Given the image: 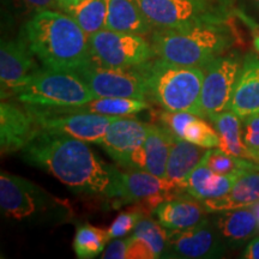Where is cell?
<instances>
[{
  "label": "cell",
  "mask_w": 259,
  "mask_h": 259,
  "mask_svg": "<svg viewBox=\"0 0 259 259\" xmlns=\"http://www.w3.org/2000/svg\"><path fill=\"white\" fill-rule=\"evenodd\" d=\"M23 36L17 40H3L0 46V85L2 100L16 97L38 72L40 66L34 59Z\"/></svg>",
  "instance_id": "cell-12"
},
{
  "label": "cell",
  "mask_w": 259,
  "mask_h": 259,
  "mask_svg": "<svg viewBox=\"0 0 259 259\" xmlns=\"http://www.w3.org/2000/svg\"><path fill=\"white\" fill-rule=\"evenodd\" d=\"M134 69L143 80L149 102L156 103L163 111L189 112L204 118L200 102L204 80L202 67L154 57Z\"/></svg>",
  "instance_id": "cell-4"
},
{
  "label": "cell",
  "mask_w": 259,
  "mask_h": 259,
  "mask_svg": "<svg viewBox=\"0 0 259 259\" xmlns=\"http://www.w3.org/2000/svg\"><path fill=\"white\" fill-rule=\"evenodd\" d=\"M253 46L255 48V51H257L259 53V32L257 35H255L254 38H253Z\"/></svg>",
  "instance_id": "cell-40"
},
{
  "label": "cell",
  "mask_w": 259,
  "mask_h": 259,
  "mask_svg": "<svg viewBox=\"0 0 259 259\" xmlns=\"http://www.w3.org/2000/svg\"><path fill=\"white\" fill-rule=\"evenodd\" d=\"M150 124L130 116H115L102 139V148L118 164L124 167L126 160L144 143Z\"/></svg>",
  "instance_id": "cell-16"
},
{
  "label": "cell",
  "mask_w": 259,
  "mask_h": 259,
  "mask_svg": "<svg viewBox=\"0 0 259 259\" xmlns=\"http://www.w3.org/2000/svg\"><path fill=\"white\" fill-rule=\"evenodd\" d=\"M252 2H253V3H254V4H255V5H257V6H258V8H259V0H252Z\"/></svg>",
  "instance_id": "cell-41"
},
{
  "label": "cell",
  "mask_w": 259,
  "mask_h": 259,
  "mask_svg": "<svg viewBox=\"0 0 259 259\" xmlns=\"http://www.w3.org/2000/svg\"><path fill=\"white\" fill-rule=\"evenodd\" d=\"M220 138L219 149L235 157L251 160V155L242 139V118L231 109L210 119Z\"/></svg>",
  "instance_id": "cell-25"
},
{
  "label": "cell",
  "mask_w": 259,
  "mask_h": 259,
  "mask_svg": "<svg viewBox=\"0 0 259 259\" xmlns=\"http://www.w3.org/2000/svg\"><path fill=\"white\" fill-rule=\"evenodd\" d=\"M23 5L29 11L34 14L40 11H46V10H61L58 0H21Z\"/></svg>",
  "instance_id": "cell-36"
},
{
  "label": "cell",
  "mask_w": 259,
  "mask_h": 259,
  "mask_svg": "<svg viewBox=\"0 0 259 259\" xmlns=\"http://www.w3.org/2000/svg\"><path fill=\"white\" fill-rule=\"evenodd\" d=\"M154 29L227 21V0H134Z\"/></svg>",
  "instance_id": "cell-6"
},
{
  "label": "cell",
  "mask_w": 259,
  "mask_h": 259,
  "mask_svg": "<svg viewBox=\"0 0 259 259\" xmlns=\"http://www.w3.org/2000/svg\"><path fill=\"white\" fill-rule=\"evenodd\" d=\"M241 63L235 56H220L203 67L202 109L205 119L229 109Z\"/></svg>",
  "instance_id": "cell-10"
},
{
  "label": "cell",
  "mask_w": 259,
  "mask_h": 259,
  "mask_svg": "<svg viewBox=\"0 0 259 259\" xmlns=\"http://www.w3.org/2000/svg\"><path fill=\"white\" fill-rule=\"evenodd\" d=\"M240 176L241 174L221 176L210 169L202 160L198 166L189 174V177L181 183V186L190 197L198 200L221 198L232 190Z\"/></svg>",
  "instance_id": "cell-21"
},
{
  "label": "cell",
  "mask_w": 259,
  "mask_h": 259,
  "mask_svg": "<svg viewBox=\"0 0 259 259\" xmlns=\"http://www.w3.org/2000/svg\"><path fill=\"white\" fill-rule=\"evenodd\" d=\"M229 109L241 118L259 114V58L254 54L244 59Z\"/></svg>",
  "instance_id": "cell-20"
},
{
  "label": "cell",
  "mask_w": 259,
  "mask_h": 259,
  "mask_svg": "<svg viewBox=\"0 0 259 259\" xmlns=\"http://www.w3.org/2000/svg\"><path fill=\"white\" fill-rule=\"evenodd\" d=\"M251 209L252 211L254 212L255 215V219H257V222H258V229H259V202H257L253 205H251Z\"/></svg>",
  "instance_id": "cell-39"
},
{
  "label": "cell",
  "mask_w": 259,
  "mask_h": 259,
  "mask_svg": "<svg viewBox=\"0 0 259 259\" xmlns=\"http://www.w3.org/2000/svg\"><path fill=\"white\" fill-rule=\"evenodd\" d=\"M27 163L47 171L76 193L115 199L121 170L103 162L87 142L38 128L22 149Z\"/></svg>",
  "instance_id": "cell-1"
},
{
  "label": "cell",
  "mask_w": 259,
  "mask_h": 259,
  "mask_svg": "<svg viewBox=\"0 0 259 259\" xmlns=\"http://www.w3.org/2000/svg\"><path fill=\"white\" fill-rule=\"evenodd\" d=\"M111 0H82L66 11L87 34L93 35L106 27Z\"/></svg>",
  "instance_id": "cell-27"
},
{
  "label": "cell",
  "mask_w": 259,
  "mask_h": 259,
  "mask_svg": "<svg viewBox=\"0 0 259 259\" xmlns=\"http://www.w3.org/2000/svg\"><path fill=\"white\" fill-rule=\"evenodd\" d=\"M203 161L210 169L221 176L242 174L246 171H259V163L257 162L247 160V158L232 156L219 148L208 149Z\"/></svg>",
  "instance_id": "cell-29"
},
{
  "label": "cell",
  "mask_w": 259,
  "mask_h": 259,
  "mask_svg": "<svg viewBox=\"0 0 259 259\" xmlns=\"http://www.w3.org/2000/svg\"><path fill=\"white\" fill-rule=\"evenodd\" d=\"M143 215H145V213L142 210H139V211H137V210H127V211L119 213L108 229V234L111 236V239L124 238L131 232H134L136 225Z\"/></svg>",
  "instance_id": "cell-33"
},
{
  "label": "cell",
  "mask_w": 259,
  "mask_h": 259,
  "mask_svg": "<svg viewBox=\"0 0 259 259\" xmlns=\"http://www.w3.org/2000/svg\"><path fill=\"white\" fill-rule=\"evenodd\" d=\"M132 235L148 242L156 258H166L168 248V232L153 216L143 215L136 225Z\"/></svg>",
  "instance_id": "cell-30"
},
{
  "label": "cell",
  "mask_w": 259,
  "mask_h": 259,
  "mask_svg": "<svg viewBox=\"0 0 259 259\" xmlns=\"http://www.w3.org/2000/svg\"><path fill=\"white\" fill-rule=\"evenodd\" d=\"M97 97H127L148 101L145 87L134 67L109 69L90 63L76 72Z\"/></svg>",
  "instance_id": "cell-13"
},
{
  "label": "cell",
  "mask_w": 259,
  "mask_h": 259,
  "mask_svg": "<svg viewBox=\"0 0 259 259\" xmlns=\"http://www.w3.org/2000/svg\"><path fill=\"white\" fill-rule=\"evenodd\" d=\"M156 254L153 248L138 236L131 235L128 238L127 246V259H155Z\"/></svg>",
  "instance_id": "cell-34"
},
{
  "label": "cell",
  "mask_w": 259,
  "mask_h": 259,
  "mask_svg": "<svg viewBox=\"0 0 259 259\" xmlns=\"http://www.w3.org/2000/svg\"><path fill=\"white\" fill-rule=\"evenodd\" d=\"M206 210L204 209L202 200L193 197L167 199L158 204L151 212V216L168 231L186 229L197 226L205 220Z\"/></svg>",
  "instance_id": "cell-18"
},
{
  "label": "cell",
  "mask_w": 259,
  "mask_h": 259,
  "mask_svg": "<svg viewBox=\"0 0 259 259\" xmlns=\"http://www.w3.org/2000/svg\"><path fill=\"white\" fill-rule=\"evenodd\" d=\"M234 29L227 21L178 29H154L150 44L155 57L170 63L203 67L235 44Z\"/></svg>",
  "instance_id": "cell-3"
},
{
  "label": "cell",
  "mask_w": 259,
  "mask_h": 259,
  "mask_svg": "<svg viewBox=\"0 0 259 259\" xmlns=\"http://www.w3.org/2000/svg\"><path fill=\"white\" fill-rule=\"evenodd\" d=\"M208 149L191 143L185 139L174 137L169 157L167 161L166 179L180 184L202 162Z\"/></svg>",
  "instance_id": "cell-24"
},
{
  "label": "cell",
  "mask_w": 259,
  "mask_h": 259,
  "mask_svg": "<svg viewBox=\"0 0 259 259\" xmlns=\"http://www.w3.org/2000/svg\"><path fill=\"white\" fill-rule=\"evenodd\" d=\"M242 258L246 259H259V236L253 238L246 246Z\"/></svg>",
  "instance_id": "cell-37"
},
{
  "label": "cell",
  "mask_w": 259,
  "mask_h": 259,
  "mask_svg": "<svg viewBox=\"0 0 259 259\" xmlns=\"http://www.w3.org/2000/svg\"><path fill=\"white\" fill-rule=\"evenodd\" d=\"M242 139L252 161L259 163V114L242 118Z\"/></svg>",
  "instance_id": "cell-32"
},
{
  "label": "cell",
  "mask_w": 259,
  "mask_h": 259,
  "mask_svg": "<svg viewBox=\"0 0 259 259\" xmlns=\"http://www.w3.org/2000/svg\"><path fill=\"white\" fill-rule=\"evenodd\" d=\"M181 138L206 149L219 148L220 144V138L215 127L209 125L204 120V118H200L198 115L189 121Z\"/></svg>",
  "instance_id": "cell-31"
},
{
  "label": "cell",
  "mask_w": 259,
  "mask_h": 259,
  "mask_svg": "<svg viewBox=\"0 0 259 259\" xmlns=\"http://www.w3.org/2000/svg\"><path fill=\"white\" fill-rule=\"evenodd\" d=\"M40 128L27 107L2 100L0 103V149L3 155L22 150Z\"/></svg>",
  "instance_id": "cell-17"
},
{
  "label": "cell",
  "mask_w": 259,
  "mask_h": 259,
  "mask_svg": "<svg viewBox=\"0 0 259 259\" xmlns=\"http://www.w3.org/2000/svg\"><path fill=\"white\" fill-rule=\"evenodd\" d=\"M80 2H82V0H58V3H59V5H60L61 11H64V12H66L70 8H72V6L77 5Z\"/></svg>",
  "instance_id": "cell-38"
},
{
  "label": "cell",
  "mask_w": 259,
  "mask_h": 259,
  "mask_svg": "<svg viewBox=\"0 0 259 259\" xmlns=\"http://www.w3.org/2000/svg\"><path fill=\"white\" fill-rule=\"evenodd\" d=\"M22 36L47 70L77 72L93 63L89 35L66 12H36L24 24Z\"/></svg>",
  "instance_id": "cell-2"
},
{
  "label": "cell",
  "mask_w": 259,
  "mask_h": 259,
  "mask_svg": "<svg viewBox=\"0 0 259 259\" xmlns=\"http://www.w3.org/2000/svg\"><path fill=\"white\" fill-rule=\"evenodd\" d=\"M184 187L178 183L160 178L145 170L126 169L121 171L118 186L116 204L141 203L142 211L149 208L150 212L158 204L179 197ZM144 212V211H143ZM145 213V212H144Z\"/></svg>",
  "instance_id": "cell-11"
},
{
  "label": "cell",
  "mask_w": 259,
  "mask_h": 259,
  "mask_svg": "<svg viewBox=\"0 0 259 259\" xmlns=\"http://www.w3.org/2000/svg\"><path fill=\"white\" fill-rule=\"evenodd\" d=\"M211 221L227 247H240L259 233L251 206L216 212Z\"/></svg>",
  "instance_id": "cell-19"
},
{
  "label": "cell",
  "mask_w": 259,
  "mask_h": 259,
  "mask_svg": "<svg viewBox=\"0 0 259 259\" xmlns=\"http://www.w3.org/2000/svg\"><path fill=\"white\" fill-rule=\"evenodd\" d=\"M0 209L3 216L17 222L64 221L69 205L36 184L2 171Z\"/></svg>",
  "instance_id": "cell-5"
},
{
  "label": "cell",
  "mask_w": 259,
  "mask_h": 259,
  "mask_svg": "<svg viewBox=\"0 0 259 259\" xmlns=\"http://www.w3.org/2000/svg\"><path fill=\"white\" fill-rule=\"evenodd\" d=\"M227 248L212 221L205 219L190 228L168 231L166 258H220Z\"/></svg>",
  "instance_id": "cell-14"
},
{
  "label": "cell",
  "mask_w": 259,
  "mask_h": 259,
  "mask_svg": "<svg viewBox=\"0 0 259 259\" xmlns=\"http://www.w3.org/2000/svg\"><path fill=\"white\" fill-rule=\"evenodd\" d=\"M174 136L163 125L150 124L144 143L126 160L125 169L145 170L160 178H166L167 161Z\"/></svg>",
  "instance_id": "cell-15"
},
{
  "label": "cell",
  "mask_w": 259,
  "mask_h": 259,
  "mask_svg": "<svg viewBox=\"0 0 259 259\" xmlns=\"http://www.w3.org/2000/svg\"><path fill=\"white\" fill-rule=\"evenodd\" d=\"M40 128L60 132L87 143L101 144L115 116L77 111L74 107L25 105Z\"/></svg>",
  "instance_id": "cell-8"
},
{
  "label": "cell",
  "mask_w": 259,
  "mask_h": 259,
  "mask_svg": "<svg viewBox=\"0 0 259 259\" xmlns=\"http://www.w3.org/2000/svg\"><path fill=\"white\" fill-rule=\"evenodd\" d=\"M257 202H259V171H246L241 174L232 190L221 198L202 200L208 213L246 208Z\"/></svg>",
  "instance_id": "cell-22"
},
{
  "label": "cell",
  "mask_w": 259,
  "mask_h": 259,
  "mask_svg": "<svg viewBox=\"0 0 259 259\" xmlns=\"http://www.w3.org/2000/svg\"><path fill=\"white\" fill-rule=\"evenodd\" d=\"M93 61L109 69H132L155 57L142 35L102 29L89 36Z\"/></svg>",
  "instance_id": "cell-9"
},
{
  "label": "cell",
  "mask_w": 259,
  "mask_h": 259,
  "mask_svg": "<svg viewBox=\"0 0 259 259\" xmlns=\"http://www.w3.org/2000/svg\"><path fill=\"white\" fill-rule=\"evenodd\" d=\"M111 240L108 231L92 225H80L77 227L73 239V251L78 258H96L105 251Z\"/></svg>",
  "instance_id": "cell-28"
},
{
  "label": "cell",
  "mask_w": 259,
  "mask_h": 259,
  "mask_svg": "<svg viewBox=\"0 0 259 259\" xmlns=\"http://www.w3.org/2000/svg\"><path fill=\"white\" fill-rule=\"evenodd\" d=\"M105 28L142 36L154 31V27L134 0H111Z\"/></svg>",
  "instance_id": "cell-23"
},
{
  "label": "cell",
  "mask_w": 259,
  "mask_h": 259,
  "mask_svg": "<svg viewBox=\"0 0 259 259\" xmlns=\"http://www.w3.org/2000/svg\"><path fill=\"white\" fill-rule=\"evenodd\" d=\"M77 111L96 113L109 116H132L150 109V102L127 97H97L82 106L74 107Z\"/></svg>",
  "instance_id": "cell-26"
},
{
  "label": "cell",
  "mask_w": 259,
  "mask_h": 259,
  "mask_svg": "<svg viewBox=\"0 0 259 259\" xmlns=\"http://www.w3.org/2000/svg\"><path fill=\"white\" fill-rule=\"evenodd\" d=\"M24 105L77 107L95 99L76 72L42 70L16 96Z\"/></svg>",
  "instance_id": "cell-7"
},
{
  "label": "cell",
  "mask_w": 259,
  "mask_h": 259,
  "mask_svg": "<svg viewBox=\"0 0 259 259\" xmlns=\"http://www.w3.org/2000/svg\"><path fill=\"white\" fill-rule=\"evenodd\" d=\"M128 238L114 239L102 252L103 259H127Z\"/></svg>",
  "instance_id": "cell-35"
}]
</instances>
